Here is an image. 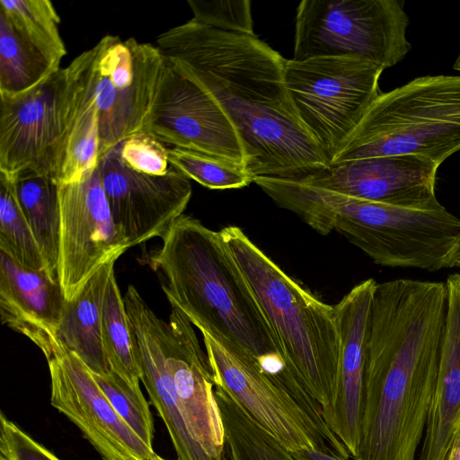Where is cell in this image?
<instances>
[{
    "instance_id": "6da1fadb",
    "label": "cell",
    "mask_w": 460,
    "mask_h": 460,
    "mask_svg": "<svg viewBox=\"0 0 460 460\" xmlns=\"http://www.w3.org/2000/svg\"><path fill=\"white\" fill-rule=\"evenodd\" d=\"M156 43L166 62L225 112L253 178L300 181L329 165L288 93L287 59L255 34L225 31L191 19L160 34Z\"/></svg>"
},
{
    "instance_id": "7a4b0ae2",
    "label": "cell",
    "mask_w": 460,
    "mask_h": 460,
    "mask_svg": "<svg viewBox=\"0 0 460 460\" xmlns=\"http://www.w3.org/2000/svg\"><path fill=\"white\" fill-rule=\"evenodd\" d=\"M446 314L443 282L376 283L355 460H416L437 384Z\"/></svg>"
},
{
    "instance_id": "3957f363",
    "label": "cell",
    "mask_w": 460,
    "mask_h": 460,
    "mask_svg": "<svg viewBox=\"0 0 460 460\" xmlns=\"http://www.w3.org/2000/svg\"><path fill=\"white\" fill-rule=\"evenodd\" d=\"M161 239L147 261L172 307L281 386L293 384L296 376L220 233L183 214Z\"/></svg>"
},
{
    "instance_id": "277c9868",
    "label": "cell",
    "mask_w": 460,
    "mask_h": 460,
    "mask_svg": "<svg viewBox=\"0 0 460 460\" xmlns=\"http://www.w3.org/2000/svg\"><path fill=\"white\" fill-rule=\"evenodd\" d=\"M264 192L318 234L336 230L376 264L429 272L456 267L460 219L439 201L398 207L277 178L267 180Z\"/></svg>"
},
{
    "instance_id": "5b68a950",
    "label": "cell",
    "mask_w": 460,
    "mask_h": 460,
    "mask_svg": "<svg viewBox=\"0 0 460 460\" xmlns=\"http://www.w3.org/2000/svg\"><path fill=\"white\" fill-rule=\"evenodd\" d=\"M258 301L291 371L320 404L336 385L340 335L333 306L287 275L237 226L219 231Z\"/></svg>"
},
{
    "instance_id": "8992f818",
    "label": "cell",
    "mask_w": 460,
    "mask_h": 460,
    "mask_svg": "<svg viewBox=\"0 0 460 460\" xmlns=\"http://www.w3.org/2000/svg\"><path fill=\"white\" fill-rule=\"evenodd\" d=\"M460 150V75H425L381 93L329 164L400 155L438 166Z\"/></svg>"
},
{
    "instance_id": "52a82bcc",
    "label": "cell",
    "mask_w": 460,
    "mask_h": 460,
    "mask_svg": "<svg viewBox=\"0 0 460 460\" xmlns=\"http://www.w3.org/2000/svg\"><path fill=\"white\" fill-rule=\"evenodd\" d=\"M408 25L402 0H303L296 8L293 59L348 57L385 69L411 49Z\"/></svg>"
},
{
    "instance_id": "ba28073f",
    "label": "cell",
    "mask_w": 460,
    "mask_h": 460,
    "mask_svg": "<svg viewBox=\"0 0 460 460\" xmlns=\"http://www.w3.org/2000/svg\"><path fill=\"white\" fill-rule=\"evenodd\" d=\"M385 69L341 57L287 59L285 84L295 110L329 163L381 93Z\"/></svg>"
},
{
    "instance_id": "9c48e42d",
    "label": "cell",
    "mask_w": 460,
    "mask_h": 460,
    "mask_svg": "<svg viewBox=\"0 0 460 460\" xmlns=\"http://www.w3.org/2000/svg\"><path fill=\"white\" fill-rule=\"evenodd\" d=\"M80 70L79 55L31 91L0 98V172L13 179L33 171L58 179L75 115Z\"/></svg>"
},
{
    "instance_id": "30bf717a",
    "label": "cell",
    "mask_w": 460,
    "mask_h": 460,
    "mask_svg": "<svg viewBox=\"0 0 460 460\" xmlns=\"http://www.w3.org/2000/svg\"><path fill=\"white\" fill-rule=\"evenodd\" d=\"M93 89L99 112V161L144 129L165 59L150 43L107 35L95 46Z\"/></svg>"
},
{
    "instance_id": "8fae6325",
    "label": "cell",
    "mask_w": 460,
    "mask_h": 460,
    "mask_svg": "<svg viewBox=\"0 0 460 460\" xmlns=\"http://www.w3.org/2000/svg\"><path fill=\"white\" fill-rule=\"evenodd\" d=\"M58 199V276L70 301L103 264L130 246L114 223L97 167L79 181L59 183Z\"/></svg>"
},
{
    "instance_id": "7c38bea8",
    "label": "cell",
    "mask_w": 460,
    "mask_h": 460,
    "mask_svg": "<svg viewBox=\"0 0 460 460\" xmlns=\"http://www.w3.org/2000/svg\"><path fill=\"white\" fill-rule=\"evenodd\" d=\"M201 334L215 385L234 398L282 447L288 452L313 447L335 454L315 422L256 361L225 349L205 332Z\"/></svg>"
},
{
    "instance_id": "4fadbf2b",
    "label": "cell",
    "mask_w": 460,
    "mask_h": 460,
    "mask_svg": "<svg viewBox=\"0 0 460 460\" xmlns=\"http://www.w3.org/2000/svg\"><path fill=\"white\" fill-rule=\"evenodd\" d=\"M143 130L162 143L246 167L242 142L225 112L166 60Z\"/></svg>"
},
{
    "instance_id": "5bb4252c",
    "label": "cell",
    "mask_w": 460,
    "mask_h": 460,
    "mask_svg": "<svg viewBox=\"0 0 460 460\" xmlns=\"http://www.w3.org/2000/svg\"><path fill=\"white\" fill-rule=\"evenodd\" d=\"M115 225L130 248L162 238L191 198L190 179L172 164L164 175L137 172L115 146L97 166Z\"/></svg>"
},
{
    "instance_id": "9a60e30c",
    "label": "cell",
    "mask_w": 460,
    "mask_h": 460,
    "mask_svg": "<svg viewBox=\"0 0 460 460\" xmlns=\"http://www.w3.org/2000/svg\"><path fill=\"white\" fill-rule=\"evenodd\" d=\"M50 403L66 415L103 460H151L155 454L117 413L86 365L63 349L47 360Z\"/></svg>"
},
{
    "instance_id": "2e32d148",
    "label": "cell",
    "mask_w": 460,
    "mask_h": 460,
    "mask_svg": "<svg viewBox=\"0 0 460 460\" xmlns=\"http://www.w3.org/2000/svg\"><path fill=\"white\" fill-rule=\"evenodd\" d=\"M166 368L187 427L208 456L228 460L221 411L207 353L192 323L172 308L165 324Z\"/></svg>"
},
{
    "instance_id": "e0dca14e",
    "label": "cell",
    "mask_w": 460,
    "mask_h": 460,
    "mask_svg": "<svg viewBox=\"0 0 460 460\" xmlns=\"http://www.w3.org/2000/svg\"><path fill=\"white\" fill-rule=\"evenodd\" d=\"M376 286L375 279H366L333 306L340 335V358L333 396L322 416L354 459L358 456L360 438L365 369Z\"/></svg>"
},
{
    "instance_id": "ac0fdd59",
    "label": "cell",
    "mask_w": 460,
    "mask_h": 460,
    "mask_svg": "<svg viewBox=\"0 0 460 460\" xmlns=\"http://www.w3.org/2000/svg\"><path fill=\"white\" fill-rule=\"evenodd\" d=\"M438 167L413 155L369 157L329 164L300 182L371 202L419 208L438 201Z\"/></svg>"
},
{
    "instance_id": "d6986e66",
    "label": "cell",
    "mask_w": 460,
    "mask_h": 460,
    "mask_svg": "<svg viewBox=\"0 0 460 460\" xmlns=\"http://www.w3.org/2000/svg\"><path fill=\"white\" fill-rule=\"evenodd\" d=\"M140 381L170 435L180 460H216L191 436L179 409L166 368L164 336L166 322L148 306L133 285L124 295Z\"/></svg>"
},
{
    "instance_id": "ffe728a7",
    "label": "cell",
    "mask_w": 460,
    "mask_h": 460,
    "mask_svg": "<svg viewBox=\"0 0 460 460\" xmlns=\"http://www.w3.org/2000/svg\"><path fill=\"white\" fill-rule=\"evenodd\" d=\"M59 283L45 271L25 268L0 252V320L22 334L44 354L58 355V338L66 305Z\"/></svg>"
},
{
    "instance_id": "44dd1931",
    "label": "cell",
    "mask_w": 460,
    "mask_h": 460,
    "mask_svg": "<svg viewBox=\"0 0 460 460\" xmlns=\"http://www.w3.org/2000/svg\"><path fill=\"white\" fill-rule=\"evenodd\" d=\"M445 284L438 373L418 460H444L460 436V272L449 275Z\"/></svg>"
},
{
    "instance_id": "7402d4cb",
    "label": "cell",
    "mask_w": 460,
    "mask_h": 460,
    "mask_svg": "<svg viewBox=\"0 0 460 460\" xmlns=\"http://www.w3.org/2000/svg\"><path fill=\"white\" fill-rule=\"evenodd\" d=\"M119 256L103 264L77 295L66 302L58 330L60 343L75 353L92 373L110 370L102 338V306L110 278Z\"/></svg>"
},
{
    "instance_id": "603a6c76",
    "label": "cell",
    "mask_w": 460,
    "mask_h": 460,
    "mask_svg": "<svg viewBox=\"0 0 460 460\" xmlns=\"http://www.w3.org/2000/svg\"><path fill=\"white\" fill-rule=\"evenodd\" d=\"M12 180L21 208L43 256L46 273L59 283V182L50 173L33 171L22 172Z\"/></svg>"
},
{
    "instance_id": "cb8c5ba5",
    "label": "cell",
    "mask_w": 460,
    "mask_h": 460,
    "mask_svg": "<svg viewBox=\"0 0 460 460\" xmlns=\"http://www.w3.org/2000/svg\"><path fill=\"white\" fill-rule=\"evenodd\" d=\"M60 62L0 13V98L31 91L58 71Z\"/></svg>"
},
{
    "instance_id": "d4e9b609",
    "label": "cell",
    "mask_w": 460,
    "mask_h": 460,
    "mask_svg": "<svg viewBox=\"0 0 460 460\" xmlns=\"http://www.w3.org/2000/svg\"><path fill=\"white\" fill-rule=\"evenodd\" d=\"M80 57L77 105L58 176L59 183L79 181L99 164V112L93 89L94 47Z\"/></svg>"
},
{
    "instance_id": "484cf974",
    "label": "cell",
    "mask_w": 460,
    "mask_h": 460,
    "mask_svg": "<svg viewBox=\"0 0 460 460\" xmlns=\"http://www.w3.org/2000/svg\"><path fill=\"white\" fill-rule=\"evenodd\" d=\"M228 460H296L229 394L215 386Z\"/></svg>"
},
{
    "instance_id": "4316f807",
    "label": "cell",
    "mask_w": 460,
    "mask_h": 460,
    "mask_svg": "<svg viewBox=\"0 0 460 460\" xmlns=\"http://www.w3.org/2000/svg\"><path fill=\"white\" fill-rule=\"evenodd\" d=\"M102 338L110 369L133 387H140L141 374L134 353L124 296L115 272L110 278L104 296Z\"/></svg>"
},
{
    "instance_id": "83f0119b",
    "label": "cell",
    "mask_w": 460,
    "mask_h": 460,
    "mask_svg": "<svg viewBox=\"0 0 460 460\" xmlns=\"http://www.w3.org/2000/svg\"><path fill=\"white\" fill-rule=\"evenodd\" d=\"M0 252L16 263L45 271V262L19 204L13 181L0 172Z\"/></svg>"
},
{
    "instance_id": "f1b7e54d",
    "label": "cell",
    "mask_w": 460,
    "mask_h": 460,
    "mask_svg": "<svg viewBox=\"0 0 460 460\" xmlns=\"http://www.w3.org/2000/svg\"><path fill=\"white\" fill-rule=\"evenodd\" d=\"M167 156L170 164L208 189H240L253 181L245 166L205 153L173 146Z\"/></svg>"
},
{
    "instance_id": "f546056e",
    "label": "cell",
    "mask_w": 460,
    "mask_h": 460,
    "mask_svg": "<svg viewBox=\"0 0 460 460\" xmlns=\"http://www.w3.org/2000/svg\"><path fill=\"white\" fill-rule=\"evenodd\" d=\"M0 13L21 31L61 60L66 54L59 16L49 0H1Z\"/></svg>"
},
{
    "instance_id": "4dcf8cb0",
    "label": "cell",
    "mask_w": 460,
    "mask_h": 460,
    "mask_svg": "<svg viewBox=\"0 0 460 460\" xmlns=\"http://www.w3.org/2000/svg\"><path fill=\"white\" fill-rule=\"evenodd\" d=\"M92 374L117 413L147 447L153 448V416L140 387L128 385L111 369L102 374Z\"/></svg>"
},
{
    "instance_id": "1f68e13d",
    "label": "cell",
    "mask_w": 460,
    "mask_h": 460,
    "mask_svg": "<svg viewBox=\"0 0 460 460\" xmlns=\"http://www.w3.org/2000/svg\"><path fill=\"white\" fill-rule=\"evenodd\" d=\"M193 20L214 29L255 34L249 0H189Z\"/></svg>"
},
{
    "instance_id": "d6a6232c",
    "label": "cell",
    "mask_w": 460,
    "mask_h": 460,
    "mask_svg": "<svg viewBox=\"0 0 460 460\" xmlns=\"http://www.w3.org/2000/svg\"><path fill=\"white\" fill-rule=\"evenodd\" d=\"M116 147L125 164L137 172L164 175L170 169L167 148L146 130L132 134Z\"/></svg>"
},
{
    "instance_id": "836d02e7",
    "label": "cell",
    "mask_w": 460,
    "mask_h": 460,
    "mask_svg": "<svg viewBox=\"0 0 460 460\" xmlns=\"http://www.w3.org/2000/svg\"><path fill=\"white\" fill-rule=\"evenodd\" d=\"M0 460H60L4 413H0Z\"/></svg>"
},
{
    "instance_id": "e575fe53",
    "label": "cell",
    "mask_w": 460,
    "mask_h": 460,
    "mask_svg": "<svg viewBox=\"0 0 460 460\" xmlns=\"http://www.w3.org/2000/svg\"><path fill=\"white\" fill-rule=\"evenodd\" d=\"M289 453L296 460H346L335 454L325 453L313 447H304Z\"/></svg>"
},
{
    "instance_id": "d590c367",
    "label": "cell",
    "mask_w": 460,
    "mask_h": 460,
    "mask_svg": "<svg viewBox=\"0 0 460 460\" xmlns=\"http://www.w3.org/2000/svg\"><path fill=\"white\" fill-rule=\"evenodd\" d=\"M444 460H460V436L451 447Z\"/></svg>"
},
{
    "instance_id": "8d00e7d4",
    "label": "cell",
    "mask_w": 460,
    "mask_h": 460,
    "mask_svg": "<svg viewBox=\"0 0 460 460\" xmlns=\"http://www.w3.org/2000/svg\"><path fill=\"white\" fill-rule=\"evenodd\" d=\"M453 67L455 70L460 71V53L456 58Z\"/></svg>"
},
{
    "instance_id": "74e56055",
    "label": "cell",
    "mask_w": 460,
    "mask_h": 460,
    "mask_svg": "<svg viewBox=\"0 0 460 460\" xmlns=\"http://www.w3.org/2000/svg\"><path fill=\"white\" fill-rule=\"evenodd\" d=\"M151 460H168L165 458H163L162 456H158L157 454H155ZM180 460V459H177Z\"/></svg>"
},
{
    "instance_id": "f35d334b",
    "label": "cell",
    "mask_w": 460,
    "mask_h": 460,
    "mask_svg": "<svg viewBox=\"0 0 460 460\" xmlns=\"http://www.w3.org/2000/svg\"><path fill=\"white\" fill-rule=\"evenodd\" d=\"M456 267L460 268V253H459L458 258H457V260L456 261Z\"/></svg>"
}]
</instances>
